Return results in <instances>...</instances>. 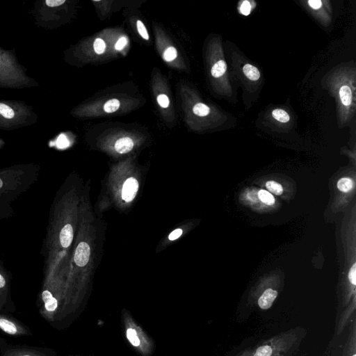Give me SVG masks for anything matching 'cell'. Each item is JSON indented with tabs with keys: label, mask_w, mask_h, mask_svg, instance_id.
<instances>
[{
	"label": "cell",
	"mask_w": 356,
	"mask_h": 356,
	"mask_svg": "<svg viewBox=\"0 0 356 356\" xmlns=\"http://www.w3.org/2000/svg\"><path fill=\"white\" fill-rule=\"evenodd\" d=\"M273 117L277 121L286 123L289 121V115L283 109L277 108L272 111Z\"/></svg>",
	"instance_id": "obj_14"
},
{
	"label": "cell",
	"mask_w": 356,
	"mask_h": 356,
	"mask_svg": "<svg viewBox=\"0 0 356 356\" xmlns=\"http://www.w3.org/2000/svg\"><path fill=\"white\" fill-rule=\"evenodd\" d=\"M119 106L120 102L116 99H112L105 103L104 109L106 113H113L118 109Z\"/></svg>",
	"instance_id": "obj_18"
},
{
	"label": "cell",
	"mask_w": 356,
	"mask_h": 356,
	"mask_svg": "<svg viewBox=\"0 0 356 356\" xmlns=\"http://www.w3.org/2000/svg\"><path fill=\"white\" fill-rule=\"evenodd\" d=\"M348 335L341 349L340 356H356V315L349 323Z\"/></svg>",
	"instance_id": "obj_6"
},
{
	"label": "cell",
	"mask_w": 356,
	"mask_h": 356,
	"mask_svg": "<svg viewBox=\"0 0 356 356\" xmlns=\"http://www.w3.org/2000/svg\"><path fill=\"white\" fill-rule=\"evenodd\" d=\"M193 113L198 116H206L210 112V108L208 106L203 103H197L193 108Z\"/></svg>",
	"instance_id": "obj_16"
},
{
	"label": "cell",
	"mask_w": 356,
	"mask_h": 356,
	"mask_svg": "<svg viewBox=\"0 0 356 356\" xmlns=\"http://www.w3.org/2000/svg\"><path fill=\"white\" fill-rule=\"evenodd\" d=\"M339 97L342 104L346 106H349L352 102L351 89L348 86H342L339 89Z\"/></svg>",
	"instance_id": "obj_11"
},
{
	"label": "cell",
	"mask_w": 356,
	"mask_h": 356,
	"mask_svg": "<svg viewBox=\"0 0 356 356\" xmlns=\"http://www.w3.org/2000/svg\"><path fill=\"white\" fill-rule=\"evenodd\" d=\"M0 356H56V353L46 346L13 344L0 335Z\"/></svg>",
	"instance_id": "obj_3"
},
{
	"label": "cell",
	"mask_w": 356,
	"mask_h": 356,
	"mask_svg": "<svg viewBox=\"0 0 356 356\" xmlns=\"http://www.w3.org/2000/svg\"><path fill=\"white\" fill-rule=\"evenodd\" d=\"M127 42V38L122 37L117 41L115 47L117 50H121L126 45Z\"/></svg>",
	"instance_id": "obj_29"
},
{
	"label": "cell",
	"mask_w": 356,
	"mask_h": 356,
	"mask_svg": "<svg viewBox=\"0 0 356 356\" xmlns=\"http://www.w3.org/2000/svg\"><path fill=\"white\" fill-rule=\"evenodd\" d=\"M266 187L270 193H273L276 195H280L283 193V188L282 185L275 181H267Z\"/></svg>",
	"instance_id": "obj_13"
},
{
	"label": "cell",
	"mask_w": 356,
	"mask_h": 356,
	"mask_svg": "<svg viewBox=\"0 0 356 356\" xmlns=\"http://www.w3.org/2000/svg\"><path fill=\"white\" fill-rule=\"evenodd\" d=\"M308 3L313 9H318L322 6V1L321 0H309L308 1Z\"/></svg>",
	"instance_id": "obj_30"
},
{
	"label": "cell",
	"mask_w": 356,
	"mask_h": 356,
	"mask_svg": "<svg viewBox=\"0 0 356 356\" xmlns=\"http://www.w3.org/2000/svg\"><path fill=\"white\" fill-rule=\"evenodd\" d=\"M93 47H94L95 51L98 54H103L106 49L105 42L101 38L95 39L94 44H93Z\"/></svg>",
	"instance_id": "obj_22"
},
{
	"label": "cell",
	"mask_w": 356,
	"mask_h": 356,
	"mask_svg": "<svg viewBox=\"0 0 356 356\" xmlns=\"http://www.w3.org/2000/svg\"><path fill=\"white\" fill-rule=\"evenodd\" d=\"M243 71L245 76L251 81H257L260 78L259 70L249 63L243 66Z\"/></svg>",
	"instance_id": "obj_10"
},
{
	"label": "cell",
	"mask_w": 356,
	"mask_h": 356,
	"mask_svg": "<svg viewBox=\"0 0 356 356\" xmlns=\"http://www.w3.org/2000/svg\"><path fill=\"white\" fill-rule=\"evenodd\" d=\"M138 189V182L134 177L128 178L124 183L122 190V197L127 202H131Z\"/></svg>",
	"instance_id": "obj_8"
},
{
	"label": "cell",
	"mask_w": 356,
	"mask_h": 356,
	"mask_svg": "<svg viewBox=\"0 0 356 356\" xmlns=\"http://www.w3.org/2000/svg\"><path fill=\"white\" fill-rule=\"evenodd\" d=\"M306 335L304 327L291 328L245 348L234 356H296Z\"/></svg>",
	"instance_id": "obj_2"
},
{
	"label": "cell",
	"mask_w": 356,
	"mask_h": 356,
	"mask_svg": "<svg viewBox=\"0 0 356 356\" xmlns=\"http://www.w3.org/2000/svg\"><path fill=\"white\" fill-rule=\"evenodd\" d=\"M337 188L342 192L347 193L353 188V181L348 177H343L337 182Z\"/></svg>",
	"instance_id": "obj_15"
},
{
	"label": "cell",
	"mask_w": 356,
	"mask_h": 356,
	"mask_svg": "<svg viewBox=\"0 0 356 356\" xmlns=\"http://www.w3.org/2000/svg\"><path fill=\"white\" fill-rule=\"evenodd\" d=\"M59 259L60 253L44 259L43 279L37 298L39 314L53 326L59 318L61 300Z\"/></svg>",
	"instance_id": "obj_1"
},
{
	"label": "cell",
	"mask_w": 356,
	"mask_h": 356,
	"mask_svg": "<svg viewBox=\"0 0 356 356\" xmlns=\"http://www.w3.org/2000/svg\"><path fill=\"white\" fill-rule=\"evenodd\" d=\"M0 330L5 334L15 337L33 336L29 327L11 314L3 312H0Z\"/></svg>",
	"instance_id": "obj_5"
},
{
	"label": "cell",
	"mask_w": 356,
	"mask_h": 356,
	"mask_svg": "<svg viewBox=\"0 0 356 356\" xmlns=\"http://www.w3.org/2000/svg\"><path fill=\"white\" fill-rule=\"evenodd\" d=\"M227 70V64L224 60H218L212 67L211 70V75L215 78L222 76Z\"/></svg>",
	"instance_id": "obj_12"
},
{
	"label": "cell",
	"mask_w": 356,
	"mask_h": 356,
	"mask_svg": "<svg viewBox=\"0 0 356 356\" xmlns=\"http://www.w3.org/2000/svg\"><path fill=\"white\" fill-rule=\"evenodd\" d=\"M133 147V140L129 137L121 138L115 143V149L120 154H125L130 152Z\"/></svg>",
	"instance_id": "obj_9"
},
{
	"label": "cell",
	"mask_w": 356,
	"mask_h": 356,
	"mask_svg": "<svg viewBox=\"0 0 356 356\" xmlns=\"http://www.w3.org/2000/svg\"><path fill=\"white\" fill-rule=\"evenodd\" d=\"M348 280L353 285H356V263L353 265L349 270Z\"/></svg>",
	"instance_id": "obj_24"
},
{
	"label": "cell",
	"mask_w": 356,
	"mask_h": 356,
	"mask_svg": "<svg viewBox=\"0 0 356 356\" xmlns=\"http://www.w3.org/2000/svg\"><path fill=\"white\" fill-rule=\"evenodd\" d=\"M259 200L264 203L271 205L275 202V198L271 193L265 190H261L258 193Z\"/></svg>",
	"instance_id": "obj_17"
},
{
	"label": "cell",
	"mask_w": 356,
	"mask_h": 356,
	"mask_svg": "<svg viewBox=\"0 0 356 356\" xmlns=\"http://www.w3.org/2000/svg\"><path fill=\"white\" fill-rule=\"evenodd\" d=\"M251 10V5L249 1H244L241 7H240V12L243 15H248Z\"/></svg>",
	"instance_id": "obj_25"
},
{
	"label": "cell",
	"mask_w": 356,
	"mask_h": 356,
	"mask_svg": "<svg viewBox=\"0 0 356 356\" xmlns=\"http://www.w3.org/2000/svg\"><path fill=\"white\" fill-rule=\"evenodd\" d=\"M127 337L131 343L134 346L140 345V340L137 336L136 330L133 328H129L127 330Z\"/></svg>",
	"instance_id": "obj_19"
},
{
	"label": "cell",
	"mask_w": 356,
	"mask_h": 356,
	"mask_svg": "<svg viewBox=\"0 0 356 356\" xmlns=\"http://www.w3.org/2000/svg\"><path fill=\"white\" fill-rule=\"evenodd\" d=\"M331 355H332V350L328 352V355H326V353H325V355H324V356H331Z\"/></svg>",
	"instance_id": "obj_31"
},
{
	"label": "cell",
	"mask_w": 356,
	"mask_h": 356,
	"mask_svg": "<svg viewBox=\"0 0 356 356\" xmlns=\"http://www.w3.org/2000/svg\"><path fill=\"white\" fill-rule=\"evenodd\" d=\"M137 29L139 34L143 38H144L145 40L149 39V35L146 30V28L144 24L140 20L137 21Z\"/></svg>",
	"instance_id": "obj_23"
},
{
	"label": "cell",
	"mask_w": 356,
	"mask_h": 356,
	"mask_svg": "<svg viewBox=\"0 0 356 356\" xmlns=\"http://www.w3.org/2000/svg\"><path fill=\"white\" fill-rule=\"evenodd\" d=\"M177 49L173 47H168L163 54V58L165 61H172L177 57Z\"/></svg>",
	"instance_id": "obj_21"
},
{
	"label": "cell",
	"mask_w": 356,
	"mask_h": 356,
	"mask_svg": "<svg viewBox=\"0 0 356 356\" xmlns=\"http://www.w3.org/2000/svg\"><path fill=\"white\" fill-rule=\"evenodd\" d=\"M0 114L8 119H11L15 115L13 110L10 106L3 103H0Z\"/></svg>",
	"instance_id": "obj_20"
},
{
	"label": "cell",
	"mask_w": 356,
	"mask_h": 356,
	"mask_svg": "<svg viewBox=\"0 0 356 356\" xmlns=\"http://www.w3.org/2000/svg\"><path fill=\"white\" fill-rule=\"evenodd\" d=\"M65 0H46L45 3L49 7H55L60 6L61 4L65 3Z\"/></svg>",
	"instance_id": "obj_27"
},
{
	"label": "cell",
	"mask_w": 356,
	"mask_h": 356,
	"mask_svg": "<svg viewBox=\"0 0 356 356\" xmlns=\"http://www.w3.org/2000/svg\"><path fill=\"white\" fill-rule=\"evenodd\" d=\"M90 250L88 244L86 242H80L74 252V261L79 267L85 266L89 261Z\"/></svg>",
	"instance_id": "obj_7"
},
{
	"label": "cell",
	"mask_w": 356,
	"mask_h": 356,
	"mask_svg": "<svg viewBox=\"0 0 356 356\" xmlns=\"http://www.w3.org/2000/svg\"><path fill=\"white\" fill-rule=\"evenodd\" d=\"M157 102L162 108H167L169 105V99L165 95H159L157 97Z\"/></svg>",
	"instance_id": "obj_26"
},
{
	"label": "cell",
	"mask_w": 356,
	"mask_h": 356,
	"mask_svg": "<svg viewBox=\"0 0 356 356\" xmlns=\"http://www.w3.org/2000/svg\"><path fill=\"white\" fill-rule=\"evenodd\" d=\"M182 234V230L181 229H177L172 231L168 236V238L170 241L175 240L178 238Z\"/></svg>",
	"instance_id": "obj_28"
},
{
	"label": "cell",
	"mask_w": 356,
	"mask_h": 356,
	"mask_svg": "<svg viewBox=\"0 0 356 356\" xmlns=\"http://www.w3.org/2000/svg\"><path fill=\"white\" fill-rule=\"evenodd\" d=\"M11 275L0 259V312L13 313L15 305L11 296Z\"/></svg>",
	"instance_id": "obj_4"
}]
</instances>
